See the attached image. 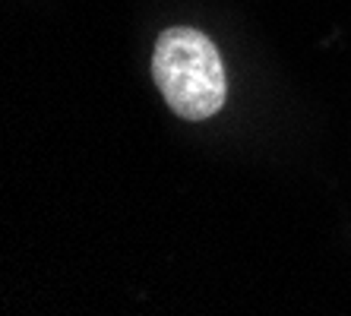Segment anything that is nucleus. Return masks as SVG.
<instances>
[{"instance_id":"1","label":"nucleus","mask_w":351,"mask_h":316,"mask_svg":"<svg viewBox=\"0 0 351 316\" xmlns=\"http://www.w3.org/2000/svg\"><path fill=\"white\" fill-rule=\"evenodd\" d=\"M152 80L168 108L184 121H209L228 98L225 64L215 41L190 25H171L158 35Z\"/></svg>"}]
</instances>
